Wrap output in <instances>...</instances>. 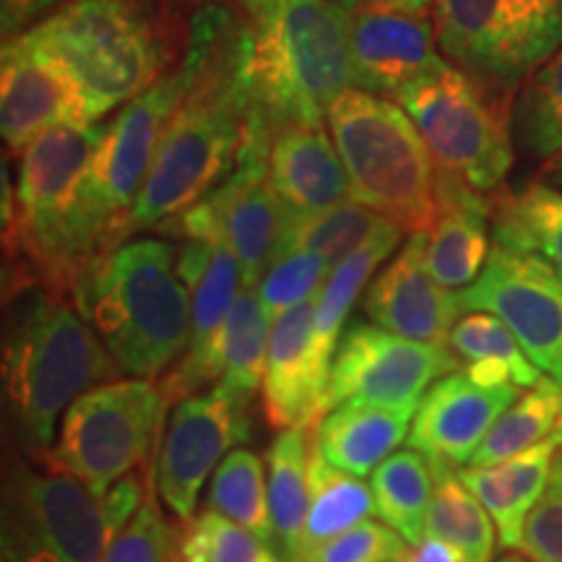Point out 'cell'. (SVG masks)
<instances>
[{
    "label": "cell",
    "instance_id": "6da1fadb",
    "mask_svg": "<svg viewBox=\"0 0 562 562\" xmlns=\"http://www.w3.org/2000/svg\"><path fill=\"white\" fill-rule=\"evenodd\" d=\"M186 37L201 55L199 76L159 140L128 216V240L220 188L237 167L248 133L256 26L232 5L206 3L193 13Z\"/></svg>",
    "mask_w": 562,
    "mask_h": 562
},
{
    "label": "cell",
    "instance_id": "7a4b0ae2",
    "mask_svg": "<svg viewBox=\"0 0 562 562\" xmlns=\"http://www.w3.org/2000/svg\"><path fill=\"white\" fill-rule=\"evenodd\" d=\"M3 398L16 448L50 451L60 414L123 370L74 302L40 284L3 292Z\"/></svg>",
    "mask_w": 562,
    "mask_h": 562
},
{
    "label": "cell",
    "instance_id": "3957f363",
    "mask_svg": "<svg viewBox=\"0 0 562 562\" xmlns=\"http://www.w3.org/2000/svg\"><path fill=\"white\" fill-rule=\"evenodd\" d=\"M108 125L74 123L47 131L19 161L16 203L3 220V292L40 284L74 302L91 269L81 232V195Z\"/></svg>",
    "mask_w": 562,
    "mask_h": 562
},
{
    "label": "cell",
    "instance_id": "277c9868",
    "mask_svg": "<svg viewBox=\"0 0 562 562\" xmlns=\"http://www.w3.org/2000/svg\"><path fill=\"white\" fill-rule=\"evenodd\" d=\"M74 305L125 375L157 381L191 341V290L178 273V248L159 237H131L100 258Z\"/></svg>",
    "mask_w": 562,
    "mask_h": 562
},
{
    "label": "cell",
    "instance_id": "5b68a950",
    "mask_svg": "<svg viewBox=\"0 0 562 562\" xmlns=\"http://www.w3.org/2000/svg\"><path fill=\"white\" fill-rule=\"evenodd\" d=\"M175 0H68L32 26L79 81L89 121L159 81L180 55Z\"/></svg>",
    "mask_w": 562,
    "mask_h": 562
},
{
    "label": "cell",
    "instance_id": "8992f818",
    "mask_svg": "<svg viewBox=\"0 0 562 562\" xmlns=\"http://www.w3.org/2000/svg\"><path fill=\"white\" fill-rule=\"evenodd\" d=\"M351 199L389 216L404 232H427L438 220V161L398 102L347 89L328 110Z\"/></svg>",
    "mask_w": 562,
    "mask_h": 562
},
{
    "label": "cell",
    "instance_id": "52a82bcc",
    "mask_svg": "<svg viewBox=\"0 0 562 562\" xmlns=\"http://www.w3.org/2000/svg\"><path fill=\"white\" fill-rule=\"evenodd\" d=\"M250 79L271 136L284 125L323 123L351 89L349 11L331 0H284L256 32Z\"/></svg>",
    "mask_w": 562,
    "mask_h": 562
},
{
    "label": "cell",
    "instance_id": "ba28073f",
    "mask_svg": "<svg viewBox=\"0 0 562 562\" xmlns=\"http://www.w3.org/2000/svg\"><path fill=\"white\" fill-rule=\"evenodd\" d=\"M201 55L186 37L180 63L123 104L91 165L81 195V232L91 266L128 240V216L167 125L199 76Z\"/></svg>",
    "mask_w": 562,
    "mask_h": 562
},
{
    "label": "cell",
    "instance_id": "9c48e42d",
    "mask_svg": "<svg viewBox=\"0 0 562 562\" xmlns=\"http://www.w3.org/2000/svg\"><path fill=\"white\" fill-rule=\"evenodd\" d=\"M112 537L102 497L50 451H13L3 474V562H102Z\"/></svg>",
    "mask_w": 562,
    "mask_h": 562
},
{
    "label": "cell",
    "instance_id": "30bf717a",
    "mask_svg": "<svg viewBox=\"0 0 562 562\" xmlns=\"http://www.w3.org/2000/svg\"><path fill=\"white\" fill-rule=\"evenodd\" d=\"M167 406L161 383L149 378L94 385L63 414L50 456L102 497L121 476L157 459Z\"/></svg>",
    "mask_w": 562,
    "mask_h": 562
},
{
    "label": "cell",
    "instance_id": "8fae6325",
    "mask_svg": "<svg viewBox=\"0 0 562 562\" xmlns=\"http://www.w3.org/2000/svg\"><path fill=\"white\" fill-rule=\"evenodd\" d=\"M432 24L451 66L510 91L562 47V0H435Z\"/></svg>",
    "mask_w": 562,
    "mask_h": 562
},
{
    "label": "cell",
    "instance_id": "7c38bea8",
    "mask_svg": "<svg viewBox=\"0 0 562 562\" xmlns=\"http://www.w3.org/2000/svg\"><path fill=\"white\" fill-rule=\"evenodd\" d=\"M484 91L472 76L446 63L404 87L393 102L417 125L440 170L490 193L508 178L513 149L508 128Z\"/></svg>",
    "mask_w": 562,
    "mask_h": 562
},
{
    "label": "cell",
    "instance_id": "4fadbf2b",
    "mask_svg": "<svg viewBox=\"0 0 562 562\" xmlns=\"http://www.w3.org/2000/svg\"><path fill=\"white\" fill-rule=\"evenodd\" d=\"M250 402L220 383L180 398L167 417L154 459V487L172 518H193L203 484L220 469L216 463L252 438Z\"/></svg>",
    "mask_w": 562,
    "mask_h": 562
},
{
    "label": "cell",
    "instance_id": "5bb4252c",
    "mask_svg": "<svg viewBox=\"0 0 562 562\" xmlns=\"http://www.w3.org/2000/svg\"><path fill=\"white\" fill-rule=\"evenodd\" d=\"M459 364L446 344L406 339L375 323H351L336 347L321 417L347 402L419 406L430 385Z\"/></svg>",
    "mask_w": 562,
    "mask_h": 562
},
{
    "label": "cell",
    "instance_id": "9a60e30c",
    "mask_svg": "<svg viewBox=\"0 0 562 562\" xmlns=\"http://www.w3.org/2000/svg\"><path fill=\"white\" fill-rule=\"evenodd\" d=\"M463 313L497 315L544 375L562 383V277L533 252L492 243L474 284L459 292Z\"/></svg>",
    "mask_w": 562,
    "mask_h": 562
},
{
    "label": "cell",
    "instance_id": "2e32d148",
    "mask_svg": "<svg viewBox=\"0 0 562 562\" xmlns=\"http://www.w3.org/2000/svg\"><path fill=\"white\" fill-rule=\"evenodd\" d=\"M91 123L79 81L58 55L26 30L3 40L0 55V133L11 154L21 157L47 131Z\"/></svg>",
    "mask_w": 562,
    "mask_h": 562
},
{
    "label": "cell",
    "instance_id": "e0dca14e",
    "mask_svg": "<svg viewBox=\"0 0 562 562\" xmlns=\"http://www.w3.org/2000/svg\"><path fill=\"white\" fill-rule=\"evenodd\" d=\"M178 273L191 290V341L186 355L159 378L167 398L193 396L203 385L222 378L220 339L237 297L245 290L243 266L224 240H182Z\"/></svg>",
    "mask_w": 562,
    "mask_h": 562
},
{
    "label": "cell",
    "instance_id": "ac0fdd59",
    "mask_svg": "<svg viewBox=\"0 0 562 562\" xmlns=\"http://www.w3.org/2000/svg\"><path fill=\"white\" fill-rule=\"evenodd\" d=\"M351 87L396 100L412 81L446 66L435 24L389 0H368L349 13Z\"/></svg>",
    "mask_w": 562,
    "mask_h": 562
},
{
    "label": "cell",
    "instance_id": "d6986e66",
    "mask_svg": "<svg viewBox=\"0 0 562 562\" xmlns=\"http://www.w3.org/2000/svg\"><path fill=\"white\" fill-rule=\"evenodd\" d=\"M427 232H414L385 269L370 281L362 311L385 331L446 344L461 318L459 292L442 286L425 263Z\"/></svg>",
    "mask_w": 562,
    "mask_h": 562
},
{
    "label": "cell",
    "instance_id": "ffe728a7",
    "mask_svg": "<svg viewBox=\"0 0 562 562\" xmlns=\"http://www.w3.org/2000/svg\"><path fill=\"white\" fill-rule=\"evenodd\" d=\"M518 385H487L453 370L430 385L414 412L409 446L451 467L472 463L497 417L516 402Z\"/></svg>",
    "mask_w": 562,
    "mask_h": 562
},
{
    "label": "cell",
    "instance_id": "44dd1931",
    "mask_svg": "<svg viewBox=\"0 0 562 562\" xmlns=\"http://www.w3.org/2000/svg\"><path fill=\"white\" fill-rule=\"evenodd\" d=\"M315 297L273 321L261 385L263 417L273 430L313 425L321 419V402L328 372L315 355Z\"/></svg>",
    "mask_w": 562,
    "mask_h": 562
},
{
    "label": "cell",
    "instance_id": "7402d4cb",
    "mask_svg": "<svg viewBox=\"0 0 562 562\" xmlns=\"http://www.w3.org/2000/svg\"><path fill=\"white\" fill-rule=\"evenodd\" d=\"M269 180L292 214H313L351 199L341 154L323 123H297L273 131Z\"/></svg>",
    "mask_w": 562,
    "mask_h": 562
},
{
    "label": "cell",
    "instance_id": "603a6c76",
    "mask_svg": "<svg viewBox=\"0 0 562 562\" xmlns=\"http://www.w3.org/2000/svg\"><path fill=\"white\" fill-rule=\"evenodd\" d=\"M438 220L427 229L425 263L448 290L474 284L490 258V201L482 191L438 167Z\"/></svg>",
    "mask_w": 562,
    "mask_h": 562
},
{
    "label": "cell",
    "instance_id": "cb8c5ba5",
    "mask_svg": "<svg viewBox=\"0 0 562 562\" xmlns=\"http://www.w3.org/2000/svg\"><path fill=\"white\" fill-rule=\"evenodd\" d=\"M562 448V430L529 451L490 467L459 469L463 484L480 497L495 521L497 542L503 550H518L524 524L550 482L554 456Z\"/></svg>",
    "mask_w": 562,
    "mask_h": 562
},
{
    "label": "cell",
    "instance_id": "d4e9b609",
    "mask_svg": "<svg viewBox=\"0 0 562 562\" xmlns=\"http://www.w3.org/2000/svg\"><path fill=\"white\" fill-rule=\"evenodd\" d=\"M414 412L417 406L339 404L315 422L313 442L323 459L344 472L372 474L406 440Z\"/></svg>",
    "mask_w": 562,
    "mask_h": 562
},
{
    "label": "cell",
    "instance_id": "484cf974",
    "mask_svg": "<svg viewBox=\"0 0 562 562\" xmlns=\"http://www.w3.org/2000/svg\"><path fill=\"white\" fill-rule=\"evenodd\" d=\"M313 427L315 422L286 427L266 451L273 539H277V550L284 562L297 560L302 531H305L307 503H311L307 463H311Z\"/></svg>",
    "mask_w": 562,
    "mask_h": 562
},
{
    "label": "cell",
    "instance_id": "4316f807",
    "mask_svg": "<svg viewBox=\"0 0 562 562\" xmlns=\"http://www.w3.org/2000/svg\"><path fill=\"white\" fill-rule=\"evenodd\" d=\"M448 347L463 362V370L480 383L531 389L544 378L510 328L492 313H463L451 328Z\"/></svg>",
    "mask_w": 562,
    "mask_h": 562
},
{
    "label": "cell",
    "instance_id": "83f0119b",
    "mask_svg": "<svg viewBox=\"0 0 562 562\" xmlns=\"http://www.w3.org/2000/svg\"><path fill=\"white\" fill-rule=\"evenodd\" d=\"M307 487H311V503H307L305 531H302L300 552L294 562L375 513V497H372L370 484H364L362 476L328 463L315 448V442H311Z\"/></svg>",
    "mask_w": 562,
    "mask_h": 562
},
{
    "label": "cell",
    "instance_id": "f1b7e54d",
    "mask_svg": "<svg viewBox=\"0 0 562 562\" xmlns=\"http://www.w3.org/2000/svg\"><path fill=\"white\" fill-rule=\"evenodd\" d=\"M404 240V229L385 232L364 245V248L355 250L349 258H344L339 266H334L323 286L315 294V355H318L321 368L331 372V362L336 355V347L341 341V326L349 318L351 307L360 300L364 284L372 279L385 258L398 248Z\"/></svg>",
    "mask_w": 562,
    "mask_h": 562
},
{
    "label": "cell",
    "instance_id": "f546056e",
    "mask_svg": "<svg viewBox=\"0 0 562 562\" xmlns=\"http://www.w3.org/2000/svg\"><path fill=\"white\" fill-rule=\"evenodd\" d=\"M393 229L402 227L391 222L389 216L378 214L375 209L349 199L336 203V206L313 211V214H292L281 250L294 248L315 252L326 261L328 269H334L351 252Z\"/></svg>",
    "mask_w": 562,
    "mask_h": 562
},
{
    "label": "cell",
    "instance_id": "4dcf8cb0",
    "mask_svg": "<svg viewBox=\"0 0 562 562\" xmlns=\"http://www.w3.org/2000/svg\"><path fill=\"white\" fill-rule=\"evenodd\" d=\"M375 497V516L406 539L417 544L425 537L427 508L435 490L432 459L417 448L396 451L385 459L370 476Z\"/></svg>",
    "mask_w": 562,
    "mask_h": 562
},
{
    "label": "cell",
    "instance_id": "1f68e13d",
    "mask_svg": "<svg viewBox=\"0 0 562 562\" xmlns=\"http://www.w3.org/2000/svg\"><path fill=\"white\" fill-rule=\"evenodd\" d=\"M492 243L533 252L562 277V193L531 182L503 199L492 216Z\"/></svg>",
    "mask_w": 562,
    "mask_h": 562
},
{
    "label": "cell",
    "instance_id": "d6a6232c",
    "mask_svg": "<svg viewBox=\"0 0 562 562\" xmlns=\"http://www.w3.org/2000/svg\"><path fill=\"white\" fill-rule=\"evenodd\" d=\"M435 490L427 508L425 533L446 539L467 554L469 562H492L495 552V521L480 497L467 487L451 463L432 459Z\"/></svg>",
    "mask_w": 562,
    "mask_h": 562
},
{
    "label": "cell",
    "instance_id": "836d02e7",
    "mask_svg": "<svg viewBox=\"0 0 562 562\" xmlns=\"http://www.w3.org/2000/svg\"><path fill=\"white\" fill-rule=\"evenodd\" d=\"M562 430V383L544 375L497 417L476 448L472 467H490L539 446Z\"/></svg>",
    "mask_w": 562,
    "mask_h": 562
},
{
    "label": "cell",
    "instance_id": "e575fe53",
    "mask_svg": "<svg viewBox=\"0 0 562 562\" xmlns=\"http://www.w3.org/2000/svg\"><path fill=\"white\" fill-rule=\"evenodd\" d=\"M271 326L273 321L266 313L258 292L245 286L235 307H232L220 339L222 385L248 398L256 396V391H261Z\"/></svg>",
    "mask_w": 562,
    "mask_h": 562
},
{
    "label": "cell",
    "instance_id": "d590c367",
    "mask_svg": "<svg viewBox=\"0 0 562 562\" xmlns=\"http://www.w3.org/2000/svg\"><path fill=\"white\" fill-rule=\"evenodd\" d=\"M209 508L224 513L232 521L277 547L269 508V480H266V459L248 448H235L220 463L209 487Z\"/></svg>",
    "mask_w": 562,
    "mask_h": 562
},
{
    "label": "cell",
    "instance_id": "8d00e7d4",
    "mask_svg": "<svg viewBox=\"0 0 562 562\" xmlns=\"http://www.w3.org/2000/svg\"><path fill=\"white\" fill-rule=\"evenodd\" d=\"M513 125L518 144L531 157L552 159L562 154V47L526 79Z\"/></svg>",
    "mask_w": 562,
    "mask_h": 562
},
{
    "label": "cell",
    "instance_id": "74e56055",
    "mask_svg": "<svg viewBox=\"0 0 562 562\" xmlns=\"http://www.w3.org/2000/svg\"><path fill=\"white\" fill-rule=\"evenodd\" d=\"M273 550L277 547L245 529L243 524L206 508L182 521L175 562H284Z\"/></svg>",
    "mask_w": 562,
    "mask_h": 562
},
{
    "label": "cell",
    "instance_id": "f35d334b",
    "mask_svg": "<svg viewBox=\"0 0 562 562\" xmlns=\"http://www.w3.org/2000/svg\"><path fill=\"white\" fill-rule=\"evenodd\" d=\"M328 273L331 269L315 252L286 248L273 258L269 271L256 284V292L271 321H277L292 307L315 297Z\"/></svg>",
    "mask_w": 562,
    "mask_h": 562
},
{
    "label": "cell",
    "instance_id": "ab89813d",
    "mask_svg": "<svg viewBox=\"0 0 562 562\" xmlns=\"http://www.w3.org/2000/svg\"><path fill=\"white\" fill-rule=\"evenodd\" d=\"M175 547L178 529H172L161 513L157 487L151 484L136 516L110 539L102 562H175Z\"/></svg>",
    "mask_w": 562,
    "mask_h": 562
},
{
    "label": "cell",
    "instance_id": "60d3db41",
    "mask_svg": "<svg viewBox=\"0 0 562 562\" xmlns=\"http://www.w3.org/2000/svg\"><path fill=\"white\" fill-rule=\"evenodd\" d=\"M404 544L406 539L389 524L364 518L349 531L315 547L300 562H396Z\"/></svg>",
    "mask_w": 562,
    "mask_h": 562
},
{
    "label": "cell",
    "instance_id": "b9f144b4",
    "mask_svg": "<svg viewBox=\"0 0 562 562\" xmlns=\"http://www.w3.org/2000/svg\"><path fill=\"white\" fill-rule=\"evenodd\" d=\"M518 552L531 562H562V453L554 456L547 490L526 518Z\"/></svg>",
    "mask_w": 562,
    "mask_h": 562
},
{
    "label": "cell",
    "instance_id": "7bdbcfd3",
    "mask_svg": "<svg viewBox=\"0 0 562 562\" xmlns=\"http://www.w3.org/2000/svg\"><path fill=\"white\" fill-rule=\"evenodd\" d=\"M68 0H0V30L3 40L32 30L40 21H45L53 11H58Z\"/></svg>",
    "mask_w": 562,
    "mask_h": 562
},
{
    "label": "cell",
    "instance_id": "ee69618b",
    "mask_svg": "<svg viewBox=\"0 0 562 562\" xmlns=\"http://www.w3.org/2000/svg\"><path fill=\"white\" fill-rule=\"evenodd\" d=\"M396 562H469V558L446 539L425 533L417 544H404Z\"/></svg>",
    "mask_w": 562,
    "mask_h": 562
},
{
    "label": "cell",
    "instance_id": "f6af8a7d",
    "mask_svg": "<svg viewBox=\"0 0 562 562\" xmlns=\"http://www.w3.org/2000/svg\"><path fill=\"white\" fill-rule=\"evenodd\" d=\"M193 3H199V5H206V3L232 5V9L240 11L243 16L248 19L258 32V30H263L266 24H271V19L277 16V11L281 9V3H284V0H193Z\"/></svg>",
    "mask_w": 562,
    "mask_h": 562
},
{
    "label": "cell",
    "instance_id": "bcb514c9",
    "mask_svg": "<svg viewBox=\"0 0 562 562\" xmlns=\"http://www.w3.org/2000/svg\"><path fill=\"white\" fill-rule=\"evenodd\" d=\"M389 3L396 5V9H402V11L417 13V16H427V11L432 9L435 0H389Z\"/></svg>",
    "mask_w": 562,
    "mask_h": 562
},
{
    "label": "cell",
    "instance_id": "7dc6e473",
    "mask_svg": "<svg viewBox=\"0 0 562 562\" xmlns=\"http://www.w3.org/2000/svg\"><path fill=\"white\" fill-rule=\"evenodd\" d=\"M331 3H336V5H341V9L344 11H357V9H360V5H364V3H368V0H331Z\"/></svg>",
    "mask_w": 562,
    "mask_h": 562
},
{
    "label": "cell",
    "instance_id": "c3c4849f",
    "mask_svg": "<svg viewBox=\"0 0 562 562\" xmlns=\"http://www.w3.org/2000/svg\"><path fill=\"white\" fill-rule=\"evenodd\" d=\"M554 175H558V180L562 182V154L558 157V161H554Z\"/></svg>",
    "mask_w": 562,
    "mask_h": 562
},
{
    "label": "cell",
    "instance_id": "681fc988",
    "mask_svg": "<svg viewBox=\"0 0 562 562\" xmlns=\"http://www.w3.org/2000/svg\"><path fill=\"white\" fill-rule=\"evenodd\" d=\"M497 562H531V560H526V558H516V554H508V558H503V560H497Z\"/></svg>",
    "mask_w": 562,
    "mask_h": 562
}]
</instances>
